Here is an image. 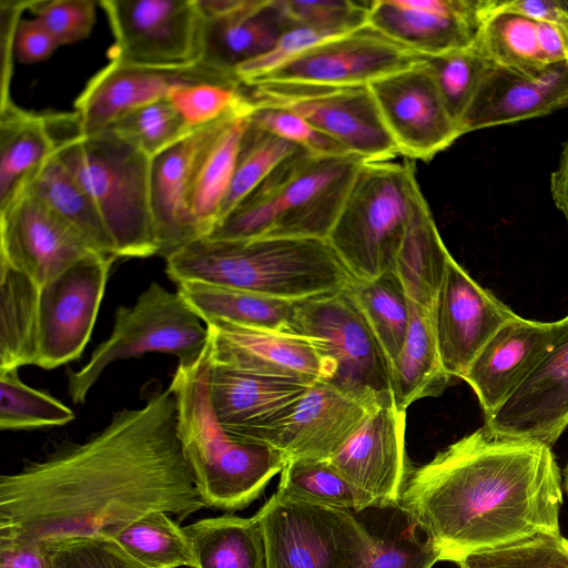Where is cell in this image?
Wrapping results in <instances>:
<instances>
[{"label": "cell", "mask_w": 568, "mask_h": 568, "mask_svg": "<svg viewBox=\"0 0 568 568\" xmlns=\"http://www.w3.org/2000/svg\"><path fill=\"white\" fill-rule=\"evenodd\" d=\"M363 158L300 150L282 161L206 236L326 240Z\"/></svg>", "instance_id": "8992f818"}, {"label": "cell", "mask_w": 568, "mask_h": 568, "mask_svg": "<svg viewBox=\"0 0 568 568\" xmlns=\"http://www.w3.org/2000/svg\"><path fill=\"white\" fill-rule=\"evenodd\" d=\"M266 568H347L368 549L371 532L356 513L274 493L255 514Z\"/></svg>", "instance_id": "30bf717a"}, {"label": "cell", "mask_w": 568, "mask_h": 568, "mask_svg": "<svg viewBox=\"0 0 568 568\" xmlns=\"http://www.w3.org/2000/svg\"><path fill=\"white\" fill-rule=\"evenodd\" d=\"M382 523L371 532L366 552L347 568H433L439 551L399 504L379 508Z\"/></svg>", "instance_id": "8d00e7d4"}, {"label": "cell", "mask_w": 568, "mask_h": 568, "mask_svg": "<svg viewBox=\"0 0 568 568\" xmlns=\"http://www.w3.org/2000/svg\"><path fill=\"white\" fill-rule=\"evenodd\" d=\"M347 287L393 365L409 326L408 297L400 277L390 271L371 280L353 278Z\"/></svg>", "instance_id": "74e56055"}, {"label": "cell", "mask_w": 568, "mask_h": 568, "mask_svg": "<svg viewBox=\"0 0 568 568\" xmlns=\"http://www.w3.org/2000/svg\"><path fill=\"white\" fill-rule=\"evenodd\" d=\"M562 485L564 490L568 494V460L562 469Z\"/></svg>", "instance_id": "680465c9"}, {"label": "cell", "mask_w": 568, "mask_h": 568, "mask_svg": "<svg viewBox=\"0 0 568 568\" xmlns=\"http://www.w3.org/2000/svg\"><path fill=\"white\" fill-rule=\"evenodd\" d=\"M485 0H372L367 23L425 57L473 48Z\"/></svg>", "instance_id": "7402d4cb"}, {"label": "cell", "mask_w": 568, "mask_h": 568, "mask_svg": "<svg viewBox=\"0 0 568 568\" xmlns=\"http://www.w3.org/2000/svg\"><path fill=\"white\" fill-rule=\"evenodd\" d=\"M300 150L304 149L257 126L247 118L220 220L231 212L282 161Z\"/></svg>", "instance_id": "60d3db41"}, {"label": "cell", "mask_w": 568, "mask_h": 568, "mask_svg": "<svg viewBox=\"0 0 568 568\" xmlns=\"http://www.w3.org/2000/svg\"><path fill=\"white\" fill-rule=\"evenodd\" d=\"M210 374L207 344L193 366L176 367L169 389L182 452L204 506L233 511L258 498L286 459L275 447L239 439L222 427L211 403Z\"/></svg>", "instance_id": "5b68a950"}, {"label": "cell", "mask_w": 568, "mask_h": 568, "mask_svg": "<svg viewBox=\"0 0 568 568\" xmlns=\"http://www.w3.org/2000/svg\"><path fill=\"white\" fill-rule=\"evenodd\" d=\"M450 256L419 186L394 270L410 301L432 310Z\"/></svg>", "instance_id": "4dcf8cb0"}, {"label": "cell", "mask_w": 568, "mask_h": 568, "mask_svg": "<svg viewBox=\"0 0 568 568\" xmlns=\"http://www.w3.org/2000/svg\"><path fill=\"white\" fill-rule=\"evenodd\" d=\"M91 253L84 236L27 187L0 210V261L40 287Z\"/></svg>", "instance_id": "e0dca14e"}, {"label": "cell", "mask_w": 568, "mask_h": 568, "mask_svg": "<svg viewBox=\"0 0 568 568\" xmlns=\"http://www.w3.org/2000/svg\"><path fill=\"white\" fill-rule=\"evenodd\" d=\"M168 99L192 129L253 105L242 85L211 82L174 87Z\"/></svg>", "instance_id": "7dc6e473"}, {"label": "cell", "mask_w": 568, "mask_h": 568, "mask_svg": "<svg viewBox=\"0 0 568 568\" xmlns=\"http://www.w3.org/2000/svg\"><path fill=\"white\" fill-rule=\"evenodd\" d=\"M40 286L0 261V371L36 365Z\"/></svg>", "instance_id": "e575fe53"}, {"label": "cell", "mask_w": 568, "mask_h": 568, "mask_svg": "<svg viewBox=\"0 0 568 568\" xmlns=\"http://www.w3.org/2000/svg\"><path fill=\"white\" fill-rule=\"evenodd\" d=\"M204 82L241 85L235 78L201 63L161 69L110 61L79 94L74 114L82 133H97L131 111L168 97L174 87Z\"/></svg>", "instance_id": "d6986e66"}, {"label": "cell", "mask_w": 568, "mask_h": 568, "mask_svg": "<svg viewBox=\"0 0 568 568\" xmlns=\"http://www.w3.org/2000/svg\"><path fill=\"white\" fill-rule=\"evenodd\" d=\"M183 530L194 568H266L263 531L255 515L202 518Z\"/></svg>", "instance_id": "836d02e7"}, {"label": "cell", "mask_w": 568, "mask_h": 568, "mask_svg": "<svg viewBox=\"0 0 568 568\" xmlns=\"http://www.w3.org/2000/svg\"><path fill=\"white\" fill-rule=\"evenodd\" d=\"M94 0H29L28 10L51 32L59 45L87 39L97 20Z\"/></svg>", "instance_id": "816d5d0a"}, {"label": "cell", "mask_w": 568, "mask_h": 568, "mask_svg": "<svg viewBox=\"0 0 568 568\" xmlns=\"http://www.w3.org/2000/svg\"><path fill=\"white\" fill-rule=\"evenodd\" d=\"M275 493L317 506L356 513L351 485L328 459L288 460L281 471Z\"/></svg>", "instance_id": "b9f144b4"}, {"label": "cell", "mask_w": 568, "mask_h": 568, "mask_svg": "<svg viewBox=\"0 0 568 568\" xmlns=\"http://www.w3.org/2000/svg\"><path fill=\"white\" fill-rule=\"evenodd\" d=\"M203 507L169 388L114 413L84 442L63 443L0 477V537L43 545L112 537L153 511L180 523Z\"/></svg>", "instance_id": "6da1fadb"}, {"label": "cell", "mask_w": 568, "mask_h": 568, "mask_svg": "<svg viewBox=\"0 0 568 568\" xmlns=\"http://www.w3.org/2000/svg\"><path fill=\"white\" fill-rule=\"evenodd\" d=\"M110 538L149 568L195 566L183 527L169 513L153 511L141 516Z\"/></svg>", "instance_id": "ab89813d"}, {"label": "cell", "mask_w": 568, "mask_h": 568, "mask_svg": "<svg viewBox=\"0 0 568 568\" xmlns=\"http://www.w3.org/2000/svg\"><path fill=\"white\" fill-rule=\"evenodd\" d=\"M176 286L204 323L223 320L242 326L292 333L298 301L196 281L180 282Z\"/></svg>", "instance_id": "d6a6232c"}, {"label": "cell", "mask_w": 568, "mask_h": 568, "mask_svg": "<svg viewBox=\"0 0 568 568\" xmlns=\"http://www.w3.org/2000/svg\"><path fill=\"white\" fill-rule=\"evenodd\" d=\"M496 12L516 13L568 31V0H485L483 17Z\"/></svg>", "instance_id": "f5cc1de1"}, {"label": "cell", "mask_w": 568, "mask_h": 568, "mask_svg": "<svg viewBox=\"0 0 568 568\" xmlns=\"http://www.w3.org/2000/svg\"><path fill=\"white\" fill-rule=\"evenodd\" d=\"M60 47L47 27L36 17L19 21L13 42L14 59L32 64L48 59Z\"/></svg>", "instance_id": "db71d44e"}, {"label": "cell", "mask_w": 568, "mask_h": 568, "mask_svg": "<svg viewBox=\"0 0 568 568\" xmlns=\"http://www.w3.org/2000/svg\"><path fill=\"white\" fill-rule=\"evenodd\" d=\"M550 193L568 223V139L562 145L558 166L550 176Z\"/></svg>", "instance_id": "6f0895ef"}, {"label": "cell", "mask_w": 568, "mask_h": 568, "mask_svg": "<svg viewBox=\"0 0 568 568\" xmlns=\"http://www.w3.org/2000/svg\"><path fill=\"white\" fill-rule=\"evenodd\" d=\"M311 384L211 364V403L239 439L271 445Z\"/></svg>", "instance_id": "44dd1931"}, {"label": "cell", "mask_w": 568, "mask_h": 568, "mask_svg": "<svg viewBox=\"0 0 568 568\" xmlns=\"http://www.w3.org/2000/svg\"><path fill=\"white\" fill-rule=\"evenodd\" d=\"M165 261L175 283L204 282L286 301L335 292L354 278L323 239L202 237Z\"/></svg>", "instance_id": "3957f363"}, {"label": "cell", "mask_w": 568, "mask_h": 568, "mask_svg": "<svg viewBox=\"0 0 568 568\" xmlns=\"http://www.w3.org/2000/svg\"><path fill=\"white\" fill-rule=\"evenodd\" d=\"M458 568H568V539L537 534L510 544L466 555Z\"/></svg>", "instance_id": "f6af8a7d"}, {"label": "cell", "mask_w": 568, "mask_h": 568, "mask_svg": "<svg viewBox=\"0 0 568 568\" xmlns=\"http://www.w3.org/2000/svg\"><path fill=\"white\" fill-rule=\"evenodd\" d=\"M425 60V55L400 45L367 23L305 50L245 88L262 83L369 85Z\"/></svg>", "instance_id": "4fadbf2b"}, {"label": "cell", "mask_w": 568, "mask_h": 568, "mask_svg": "<svg viewBox=\"0 0 568 568\" xmlns=\"http://www.w3.org/2000/svg\"><path fill=\"white\" fill-rule=\"evenodd\" d=\"M568 105V60L538 71L490 67L460 122L463 134L544 116Z\"/></svg>", "instance_id": "cb8c5ba5"}, {"label": "cell", "mask_w": 568, "mask_h": 568, "mask_svg": "<svg viewBox=\"0 0 568 568\" xmlns=\"http://www.w3.org/2000/svg\"><path fill=\"white\" fill-rule=\"evenodd\" d=\"M248 119L257 126L298 145L312 154L341 155L349 153L338 142L314 128L307 120L293 111L253 103Z\"/></svg>", "instance_id": "f907efd6"}, {"label": "cell", "mask_w": 568, "mask_h": 568, "mask_svg": "<svg viewBox=\"0 0 568 568\" xmlns=\"http://www.w3.org/2000/svg\"><path fill=\"white\" fill-rule=\"evenodd\" d=\"M202 322L178 291L151 283L133 306L116 310L110 336L94 348L88 363L69 372L70 397L75 404H83L104 369L119 359L164 353L175 356L178 366H193L210 339Z\"/></svg>", "instance_id": "9c48e42d"}, {"label": "cell", "mask_w": 568, "mask_h": 568, "mask_svg": "<svg viewBox=\"0 0 568 568\" xmlns=\"http://www.w3.org/2000/svg\"><path fill=\"white\" fill-rule=\"evenodd\" d=\"M115 260L91 253L40 287L37 366L51 369L82 355Z\"/></svg>", "instance_id": "5bb4252c"}, {"label": "cell", "mask_w": 568, "mask_h": 568, "mask_svg": "<svg viewBox=\"0 0 568 568\" xmlns=\"http://www.w3.org/2000/svg\"><path fill=\"white\" fill-rule=\"evenodd\" d=\"M347 286L298 301L292 333L315 347L322 382L375 408L394 400L392 363Z\"/></svg>", "instance_id": "ba28073f"}, {"label": "cell", "mask_w": 568, "mask_h": 568, "mask_svg": "<svg viewBox=\"0 0 568 568\" xmlns=\"http://www.w3.org/2000/svg\"><path fill=\"white\" fill-rule=\"evenodd\" d=\"M426 65L459 129V122L491 64L469 48L426 57Z\"/></svg>", "instance_id": "bcb514c9"}, {"label": "cell", "mask_w": 568, "mask_h": 568, "mask_svg": "<svg viewBox=\"0 0 568 568\" xmlns=\"http://www.w3.org/2000/svg\"><path fill=\"white\" fill-rule=\"evenodd\" d=\"M564 326L565 317L540 322L516 315L487 341L463 378L474 390L485 418L529 374Z\"/></svg>", "instance_id": "d4e9b609"}, {"label": "cell", "mask_w": 568, "mask_h": 568, "mask_svg": "<svg viewBox=\"0 0 568 568\" xmlns=\"http://www.w3.org/2000/svg\"><path fill=\"white\" fill-rule=\"evenodd\" d=\"M516 315L450 256L432 307L435 338L445 371L453 378L463 379L487 341Z\"/></svg>", "instance_id": "ac0fdd59"}, {"label": "cell", "mask_w": 568, "mask_h": 568, "mask_svg": "<svg viewBox=\"0 0 568 568\" xmlns=\"http://www.w3.org/2000/svg\"><path fill=\"white\" fill-rule=\"evenodd\" d=\"M29 0H1V75H0V105L11 100L10 82L13 71V42L14 33L22 12L28 10Z\"/></svg>", "instance_id": "11a10c76"}, {"label": "cell", "mask_w": 568, "mask_h": 568, "mask_svg": "<svg viewBox=\"0 0 568 568\" xmlns=\"http://www.w3.org/2000/svg\"><path fill=\"white\" fill-rule=\"evenodd\" d=\"M196 2L203 17L200 63L233 78L236 68L270 51L292 28L281 0Z\"/></svg>", "instance_id": "603a6c76"}, {"label": "cell", "mask_w": 568, "mask_h": 568, "mask_svg": "<svg viewBox=\"0 0 568 568\" xmlns=\"http://www.w3.org/2000/svg\"><path fill=\"white\" fill-rule=\"evenodd\" d=\"M74 419L71 408L24 384L18 368L0 371V428L22 430L62 426Z\"/></svg>", "instance_id": "7bdbcfd3"}, {"label": "cell", "mask_w": 568, "mask_h": 568, "mask_svg": "<svg viewBox=\"0 0 568 568\" xmlns=\"http://www.w3.org/2000/svg\"><path fill=\"white\" fill-rule=\"evenodd\" d=\"M44 546L51 568H149L110 537L75 538Z\"/></svg>", "instance_id": "681fc988"}, {"label": "cell", "mask_w": 568, "mask_h": 568, "mask_svg": "<svg viewBox=\"0 0 568 568\" xmlns=\"http://www.w3.org/2000/svg\"><path fill=\"white\" fill-rule=\"evenodd\" d=\"M368 87L399 155L429 161L462 136L426 60Z\"/></svg>", "instance_id": "2e32d148"}, {"label": "cell", "mask_w": 568, "mask_h": 568, "mask_svg": "<svg viewBox=\"0 0 568 568\" xmlns=\"http://www.w3.org/2000/svg\"><path fill=\"white\" fill-rule=\"evenodd\" d=\"M247 89L253 103L300 114L366 161H390L399 155L368 85L262 83Z\"/></svg>", "instance_id": "8fae6325"}, {"label": "cell", "mask_w": 568, "mask_h": 568, "mask_svg": "<svg viewBox=\"0 0 568 568\" xmlns=\"http://www.w3.org/2000/svg\"><path fill=\"white\" fill-rule=\"evenodd\" d=\"M23 187L75 227L94 252L119 258L113 240L94 202L54 153L36 170Z\"/></svg>", "instance_id": "d590c367"}, {"label": "cell", "mask_w": 568, "mask_h": 568, "mask_svg": "<svg viewBox=\"0 0 568 568\" xmlns=\"http://www.w3.org/2000/svg\"><path fill=\"white\" fill-rule=\"evenodd\" d=\"M114 37L110 61L179 69L200 63L203 17L196 0H102Z\"/></svg>", "instance_id": "7c38bea8"}, {"label": "cell", "mask_w": 568, "mask_h": 568, "mask_svg": "<svg viewBox=\"0 0 568 568\" xmlns=\"http://www.w3.org/2000/svg\"><path fill=\"white\" fill-rule=\"evenodd\" d=\"M473 48L493 67L538 71L549 65L540 43L539 22L516 13L486 16Z\"/></svg>", "instance_id": "f35d334b"}, {"label": "cell", "mask_w": 568, "mask_h": 568, "mask_svg": "<svg viewBox=\"0 0 568 568\" xmlns=\"http://www.w3.org/2000/svg\"><path fill=\"white\" fill-rule=\"evenodd\" d=\"M568 426V315L560 335L487 418L491 434L552 447Z\"/></svg>", "instance_id": "ffe728a7"}, {"label": "cell", "mask_w": 568, "mask_h": 568, "mask_svg": "<svg viewBox=\"0 0 568 568\" xmlns=\"http://www.w3.org/2000/svg\"><path fill=\"white\" fill-rule=\"evenodd\" d=\"M418 187L413 160L363 162L326 239L354 278L395 270Z\"/></svg>", "instance_id": "52a82bcc"}, {"label": "cell", "mask_w": 568, "mask_h": 568, "mask_svg": "<svg viewBox=\"0 0 568 568\" xmlns=\"http://www.w3.org/2000/svg\"><path fill=\"white\" fill-rule=\"evenodd\" d=\"M211 364L307 384L323 379L321 358L307 337L237 325L223 320L205 323Z\"/></svg>", "instance_id": "484cf974"}, {"label": "cell", "mask_w": 568, "mask_h": 568, "mask_svg": "<svg viewBox=\"0 0 568 568\" xmlns=\"http://www.w3.org/2000/svg\"><path fill=\"white\" fill-rule=\"evenodd\" d=\"M409 326L404 347L392 365V393L396 407L406 412L414 402L439 396L452 383L435 338L432 310L408 298Z\"/></svg>", "instance_id": "f546056e"}, {"label": "cell", "mask_w": 568, "mask_h": 568, "mask_svg": "<svg viewBox=\"0 0 568 568\" xmlns=\"http://www.w3.org/2000/svg\"><path fill=\"white\" fill-rule=\"evenodd\" d=\"M109 129L151 159L194 130L182 119L168 97L131 111Z\"/></svg>", "instance_id": "ee69618b"}, {"label": "cell", "mask_w": 568, "mask_h": 568, "mask_svg": "<svg viewBox=\"0 0 568 568\" xmlns=\"http://www.w3.org/2000/svg\"><path fill=\"white\" fill-rule=\"evenodd\" d=\"M253 108V105H252ZM235 111L194 129L185 138L151 159V204L159 242L158 255L168 258L199 240L186 207L190 181L196 160Z\"/></svg>", "instance_id": "83f0119b"}, {"label": "cell", "mask_w": 568, "mask_h": 568, "mask_svg": "<svg viewBox=\"0 0 568 568\" xmlns=\"http://www.w3.org/2000/svg\"><path fill=\"white\" fill-rule=\"evenodd\" d=\"M53 153L44 114L27 111L13 101L0 105V210Z\"/></svg>", "instance_id": "1f68e13d"}, {"label": "cell", "mask_w": 568, "mask_h": 568, "mask_svg": "<svg viewBox=\"0 0 568 568\" xmlns=\"http://www.w3.org/2000/svg\"><path fill=\"white\" fill-rule=\"evenodd\" d=\"M252 109L231 115L196 160L186 207L199 239L206 237L220 220L234 173L241 138Z\"/></svg>", "instance_id": "f1b7e54d"}, {"label": "cell", "mask_w": 568, "mask_h": 568, "mask_svg": "<svg viewBox=\"0 0 568 568\" xmlns=\"http://www.w3.org/2000/svg\"><path fill=\"white\" fill-rule=\"evenodd\" d=\"M374 408L322 381L308 386L271 446L286 463L329 459L361 427Z\"/></svg>", "instance_id": "4316f807"}, {"label": "cell", "mask_w": 568, "mask_h": 568, "mask_svg": "<svg viewBox=\"0 0 568 568\" xmlns=\"http://www.w3.org/2000/svg\"><path fill=\"white\" fill-rule=\"evenodd\" d=\"M371 1L281 0L292 27H307L333 33H347L367 24Z\"/></svg>", "instance_id": "c3c4849f"}, {"label": "cell", "mask_w": 568, "mask_h": 568, "mask_svg": "<svg viewBox=\"0 0 568 568\" xmlns=\"http://www.w3.org/2000/svg\"><path fill=\"white\" fill-rule=\"evenodd\" d=\"M44 115L54 155L94 202L118 257L158 255L151 158L110 129L82 133L74 112Z\"/></svg>", "instance_id": "277c9868"}, {"label": "cell", "mask_w": 568, "mask_h": 568, "mask_svg": "<svg viewBox=\"0 0 568 568\" xmlns=\"http://www.w3.org/2000/svg\"><path fill=\"white\" fill-rule=\"evenodd\" d=\"M562 473L550 446L484 426L412 468L399 505L442 561L559 534Z\"/></svg>", "instance_id": "7a4b0ae2"}, {"label": "cell", "mask_w": 568, "mask_h": 568, "mask_svg": "<svg viewBox=\"0 0 568 568\" xmlns=\"http://www.w3.org/2000/svg\"><path fill=\"white\" fill-rule=\"evenodd\" d=\"M406 412L394 400L375 407L328 459L351 485L356 514L399 504L412 471L405 446Z\"/></svg>", "instance_id": "9a60e30c"}, {"label": "cell", "mask_w": 568, "mask_h": 568, "mask_svg": "<svg viewBox=\"0 0 568 568\" xmlns=\"http://www.w3.org/2000/svg\"><path fill=\"white\" fill-rule=\"evenodd\" d=\"M0 568H51V565L43 544L0 537Z\"/></svg>", "instance_id": "9f6ffc18"}]
</instances>
